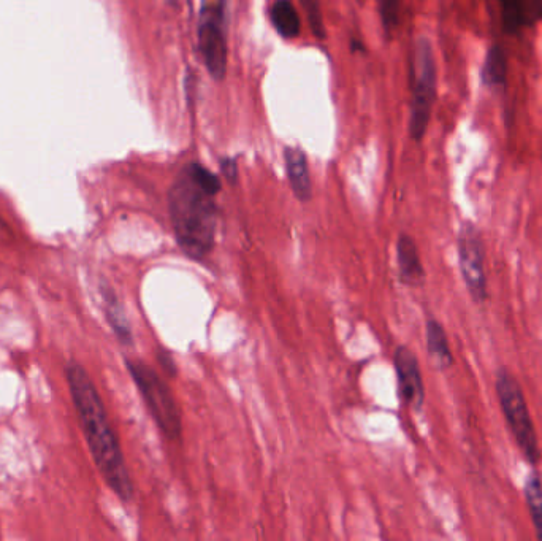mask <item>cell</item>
Masks as SVG:
<instances>
[{
  "label": "cell",
  "instance_id": "obj_1",
  "mask_svg": "<svg viewBox=\"0 0 542 541\" xmlns=\"http://www.w3.org/2000/svg\"><path fill=\"white\" fill-rule=\"evenodd\" d=\"M221 180L200 164L181 170L168 191V210L176 243L189 259L205 262L213 253L218 231L216 196Z\"/></svg>",
  "mask_w": 542,
  "mask_h": 541
},
{
  "label": "cell",
  "instance_id": "obj_2",
  "mask_svg": "<svg viewBox=\"0 0 542 541\" xmlns=\"http://www.w3.org/2000/svg\"><path fill=\"white\" fill-rule=\"evenodd\" d=\"M65 377L69 383L73 407L77 411L81 430L97 470L121 502H132L134 484L127 469L123 448L111 427L96 384L92 383L89 373L77 361H70L65 365Z\"/></svg>",
  "mask_w": 542,
  "mask_h": 541
},
{
  "label": "cell",
  "instance_id": "obj_3",
  "mask_svg": "<svg viewBox=\"0 0 542 541\" xmlns=\"http://www.w3.org/2000/svg\"><path fill=\"white\" fill-rule=\"evenodd\" d=\"M126 369L145 402L146 410L162 434L168 440H180L183 434L181 410L167 383L145 362L126 359Z\"/></svg>",
  "mask_w": 542,
  "mask_h": 541
},
{
  "label": "cell",
  "instance_id": "obj_4",
  "mask_svg": "<svg viewBox=\"0 0 542 541\" xmlns=\"http://www.w3.org/2000/svg\"><path fill=\"white\" fill-rule=\"evenodd\" d=\"M495 389L504 419L516 438L520 453L531 465H538L541 461L538 435L519 381L508 369H500L495 375Z\"/></svg>",
  "mask_w": 542,
  "mask_h": 541
},
{
  "label": "cell",
  "instance_id": "obj_5",
  "mask_svg": "<svg viewBox=\"0 0 542 541\" xmlns=\"http://www.w3.org/2000/svg\"><path fill=\"white\" fill-rule=\"evenodd\" d=\"M438 70H436L435 51L430 40H417L413 62V97L409 113V134L416 142L424 139L432 118L436 100Z\"/></svg>",
  "mask_w": 542,
  "mask_h": 541
},
{
  "label": "cell",
  "instance_id": "obj_6",
  "mask_svg": "<svg viewBox=\"0 0 542 541\" xmlns=\"http://www.w3.org/2000/svg\"><path fill=\"white\" fill-rule=\"evenodd\" d=\"M222 0L203 2L199 21V50L214 80H224L227 72V42L224 34Z\"/></svg>",
  "mask_w": 542,
  "mask_h": 541
},
{
  "label": "cell",
  "instance_id": "obj_7",
  "mask_svg": "<svg viewBox=\"0 0 542 541\" xmlns=\"http://www.w3.org/2000/svg\"><path fill=\"white\" fill-rule=\"evenodd\" d=\"M457 256H459L460 273L466 291L476 304H484L489 297L487 277H485L484 243L476 226L465 223L460 227L457 237Z\"/></svg>",
  "mask_w": 542,
  "mask_h": 541
},
{
  "label": "cell",
  "instance_id": "obj_8",
  "mask_svg": "<svg viewBox=\"0 0 542 541\" xmlns=\"http://www.w3.org/2000/svg\"><path fill=\"white\" fill-rule=\"evenodd\" d=\"M394 365L401 402L420 410L425 402V386L416 354L408 346H398L394 354Z\"/></svg>",
  "mask_w": 542,
  "mask_h": 541
},
{
  "label": "cell",
  "instance_id": "obj_9",
  "mask_svg": "<svg viewBox=\"0 0 542 541\" xmlns=\"http://www.w3.org/2000/svg\"><path fill=\"white\" fill-rule=\"evenodd\" d=\"M398 277L406 286H420L425 281V269L420 261L414 238L401 234L397 242Z\"/></svg>",
  "mask_w": 542,
  "mask_h": 541
},
{
  "label": "cell",
  "instance_id": "obj_10",
  "mask_svg": "<svg viewBox=\"0 0 542 541\" xmlns=\"http://www.w3.org/2000/svg\"><path fill=\"white\" fill-rule=\"evenodd\" d=\"M284 161H286L287 178L291 183L294 196L300 202H310L313 197V186H311L310 169H308L305 153L300 148H286Z\"/></svg>",
  "mask_w": 542,
  "mask_h": 541
},
{
  "label": "cell",
  "instance_id": "obj_11",
  "mask_svg": "<svg viewBox=\"0 0 542 541\" xmlns=\"http://www.w3.org/2000/svg\"><path fill=\"white\" fill-rule=\"evenodd\" d=\"M100 291H102L105 300V316H107L108 324H110L111 330L115 332L119 343H123L124 346L134 345L132 327H130L126 311H124L123 305L116 297L115 291L110 286H104Z\"/></svg>",
  "mask_w": 542,
  "mask_h": 541
},
{
  "label": "cell",
  "instance_id": "obj_12",
  "mask_svg": "<svg viewBox=\"0 0 542 541\" xmlns=\"http://www.w3.org/2000/svg\"><path fill=\"white\" fill-rule=\"evenodd\" d=\"M425 337H427V350L433 362L439 369H451L454 365V354L451 351V345L447 340L446 330L438 319L430 318L425 326Z\"/></svg>",
  "mask_w": 542,
  "mask_h": 541
},
{
  "label": "cell",
  "instance_id": "obj_13",
  "mask_svg": "<svg viewBox=\"0 0 542 541\" xmlns=\"http://www.w3.org/2000/svg\"><path fill=\"white\" fill-rule=\"evenodd\" d=\"M270 20L283 39L294 40L300 35V16L291 0H275L270 7Z\"/></svg>",
  "mask_w": 542,
  "mask_h": 541
},
{
  "label": "cell",
  "instance_id": "obj_14",
  "mask_svg": "<svg viewBox=\"0 0 542 541\" xmlns=\"http://www.w3.org/2000/svg\"><path fill=\"white\" fill-rule=\"evenodd\" d=\"M539 4V0H533ZM501 18H503L504 29L509 34H517L523 27L533 21L536 15L528 5L527 0H500Z\"/></svg>",
  "mask_w": 542,
  "mask_h": 541
},
{
  "label": "cell",
  "instance_id": "obj_15",
  "mask_svg": "<svg viewBox=\"0 0 542 541\" xmlns=\"http://www.w3.org/2000/svg\"><path fill=\"white\" fill-rule=\"evenodd\" d=\"M506 75H508L506 53L500 45H493L485 54L484 64H482V83L489 88H500L506 83Z\"/></svg>",
  "mask_w": 542,
  "mask_h": 541
},
{
  "label": "cell",
  "instance_id": "obj_16",
  "mask_svg": "<svg viewBox=\"0 0 542 541\" xmlns=\"http://www.w3.org/2000/svg\"><path fill=\"white\" fill-rule=\"evenodd\" d=\"M523 495L530 511L531 522L536 530V537L542 540V475L538 472L531 473L523 486Z\"/></svg>",
  "mask_w": 542,
  "mask_h": 541
},
{
  "label": "cell",
  "instance_id": "obj_17",
  "mask_svg": "<svg viewBox=\"0 0 542 541\" xmlns=\"http://www.w3.org/2000/svg\"><path fill=\"white\" fill-rule=\"evenodd\" d=\"M379 12H381L382 26L387 32L395 29L398 24V0H378Z\"/></svg>",
  "mask_w": 542,
  "mask_h": 541
},
{
  "label": "cell",
  "instance_id": "obj_18",
  "mask_svg": "<svg viewBox=\"0 0 542 541\" xmlns=\"http://www.w3.org/2000/svg\"><path fill=\"white\" fill-rule=\"evenodd\" d=\"M303 7H305L308 18L311 21V27H313L314 34L322 39L324 37V23H322L321 7L317 0H302Z\"/></svg>",
  "mask_w": 542,
  "mask_h": 541
},
{
  "label": "cell",
  "instance_id": "obj_19",
  "mask_svg": "<svg viewBox=\"0 0 542 541\" xmlns=\"http://www.w3.org/2000/svg\"><path fill=\"white\" fill-rule=\"evenodd\" d=\"M157 361L161 364L164 372L167 373L168 377L175 378L178 369H176L175 361H173L172 354L168 353L167 350L157 351Z\"/></svg>",
  "mask_w": 542,
  "mask_h": 541
},
{
  "label": "cell",
  "instance_id": "obj_20",
  "mask_svg": "<svg viewBox=\"0 0 542 541\" xmlns=\"http://www.w3.org/2000/svg\"><path fill=\"white\" fill-rule=\"evenodd\" d=\"M221 170L224 173V177L230 181V183H235L238 178V169L237 162L233 161L230 158L221 159Z\"/></svg>",
  "mask_w": 542,
  "mask_h": 541
}]
</instances>
